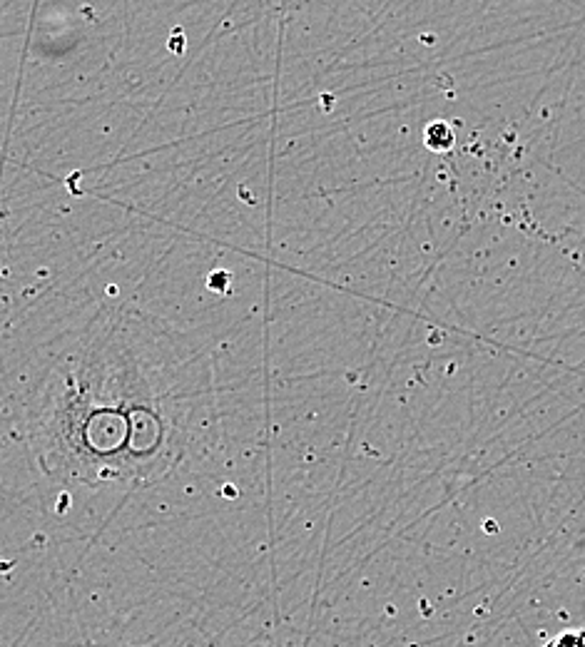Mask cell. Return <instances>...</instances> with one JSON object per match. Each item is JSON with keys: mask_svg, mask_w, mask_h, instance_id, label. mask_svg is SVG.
I'll return each instance as SVG.
<instances>
[{"mask_svg": "<svg viewBox=\"0 0 585 647\" xmlns=\"http://www.w3.org/2000/svg\"><path fill=\"white\" fill-rule=\"evenodd\" d=\"M456 135L451 130L449 122L434 120L424 127V145L429 147L431 152H449L454 147Z\"/></svg>", "mask_w": 585, "mask_h": 647, "instance_id": "1", "label": "cell"}, {"mask_svg": "<svg viewBox=\"0 0 585 647\" xmlns=\"http://www.w3.org/2000/svg\"><path fill=\"white\" fill-rule=\"evenodd\" d=\"M543 647H585V630H566Z\"/></svg>", "mask_w": 585, "mask_h": 647, "instance_id": "2", "label": "cell"}]
</instances>
